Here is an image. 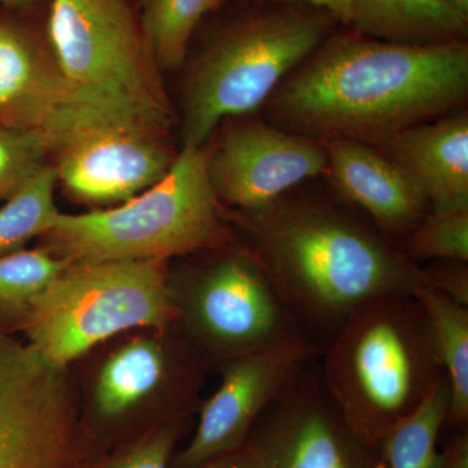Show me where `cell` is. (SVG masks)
I'll list each match as a JSON object with an SVG mask.
<instances>
[{
	"label": "cell",
	"instance_id": "1",
	"mask_svg": "<svg viewBox=\"0 0 468 468\" xmlns=\"http://www.w3.org/2000/svg\"><path fill=\"white\" fill-rule=\"evenodd\" d=\"M468 92L467 41L406 45L340 27L268 100L280 128L378 147L439 119Z\"/></svg>",
	"mask_w": 468,
	"mask_h": 468
},
{
	"label": "cell",
	"instance_id": "2",
	"mask_svg": "<svg viewBox=\"0 0 468 468\" xmlns=\"http://www.w3.org/2000/svg\"><path fill=\"white\" fill-rule=\"evenodd\" d=\"M226 215L319 356L360 304L427 285L421 266L337 202L288 193L254 211L226 208Z\"/></svg>",
	"mask_w": 468,
	"mask_h": 468
},
{
	"label": "cell",
	"instance_id": "3",
	"mask_svg": "<svg viewBox=\"0 0 468 468\" xmlns=\"http://www.w3.org/2000/svg\"><path fill=\"white\" fill-rule=\"evenodd\" d=\"M194 33L198 48L185 89L184 146L207 144L223 120L266 103L286 77L340 27L302 3L234 2Z\"/></svg>",
	"mask_w": 468,
	"mask_h": 468
},
{
	"label": "cell",
	"instance_id": "4",
	"mask_svg": "<svg viewBox=\"0 0 468 468\" xmlns=\"http://www.w3.org/2000/svg\"><path fill=\"white\" fill-rule=\"evenodd\" d=\"M316 362L341 414L375 446L445 377L426 313L411 292L360 304Z\"/></svg>",
	"mask_w": 468,
	"mask_h": 468
},
{
	"label": "cell",
	"instance_id": "5",
	"mask_svg": "<svg viewBox=\"0 0 468 468\" xmlns=\"http://www.w3.org/2000/svg\"><path fill=\"white\" fill-rule=\"evenodd\" d=\"M211 146H183L168 174L115 207L58 215L46 248L69 263L169 261L233 241L208 175Z\"/></svg>",
	"mask_w": 468,
	"mask_h": 468
},
{
	"label": "cell",
	"instance_id": "6",
	"mask_svg": "<svg viewBox=\"0 0 468 468\" xmlns=\"http://www.w3.org/2000/svg\"><path fill=\"white\" fill-rule=\"evenodd\" d=\"M168 261L70 263L27 315L21 328L27 344L52 365L67 368L113 335L176 324Z\"/></svg>",
	"mask_w": 468,
	"mask_h": 468
},
{
	"label": "cell",
	"instance_id": "7",
	"mask_svg": "<svg viewBox=\"0 0 468 468\" xmlns=\"http://www.w3.org/2000/svg\"><path fill=\"white\" fill-rule=\"evenodd\" d=\"M48 32L80 100L169 132L174 110L135 0H48Z\"/></svg>",
	"mask_w": 468,
	"mask_h": 468
},
{
	"label": "cell",
	"instance_id": "8",
	"mask_svg": "<svg viewBox=\"0 0 468 468\" xmlns=\"http://www.w3.org/2000/svg\"><path fill=\"white\" fill-rule=\"evenodd\" d=\"M172 280L176 324L203 360H229L311 346L280 297L263 264L245 242L230 241ZM318 351V350H316ZM319 354V353H318Z\"/></svg>",
	"mask_w": 468,
	"mask_h": 468
},
{
	"label": "cell",
	"instance_id": "9",
	"mask_svg": "<svg viewBox=\"0 0 468 468\" xmlns=\"http://www.w3.org/2000/svg\"><path fill=\"white\" fill-rule=\"evenodd\" d=\"M45 134L58 184L89 206L133 198L162 180L177 158L165 129L84 101L61 111Z\"/></svg>",
	"mask_w": 468,
	"mask_h": 468
},
{
	"label": "cell",
	"instance_id": "10",
	"mask_svg": "<svg viewBox=\"0 0 468 468\" xmlns=\"http://www.w3.org/2000/svg\"><path fill=\"white\" fill-rule=\"evenodd\" d=\"M66 369L0 334V468H85Z\"/></svg>",
	"mask_w": 468,
	"mask_h": 468
},
{
	"label": "cell",
	"instance_id": "11",
	"mask_svg": "<svg viewBox=\"0 0 468 468\" xmlns=\"http://www.w3.org/2000/svg\"><path fill=\"white\" fill-rule=\"evenodd\" d=\"M314 358L264 412L249 439L266 468H387L378 446L347 423Z\"/></svg>",
	"mask_w": 468,
	"mask_h": 468
},
{
	"label": "cell",
	"instance_id": "12",
	"mask_svg": "<svg viewBox=\"0 0 468 468\" xmlns=\"http://www.w3.org/2000/svg\"><path fill=\"white\" fill-rule=\"evenodd\" d=\"M324 172L319 140L260 122L229 126L208 160L212 187L229 211L264 207Z\"/></svg>",
	"mask_w": 468,
	"mask_h": 468
},
{
	"label": "cell",
	"instance_id": "13",
	"mask_svg": "<svg viewBox=\"0 0 468 468\" xmlns=\"http://www.w3.org/2000/svg\"><path fill=\"white\" fill-rule=\"evenodd\" d=\"M318 356L313 347L292 346L220 366V385L203 403L192 439L175 452L171 468H199L243 445L300 369Z\"/></svg>",
	"mask_w": 468,
	"mask_h": 468
},
{
	"label": "cell",
	"instance_id": "14",
	"mask_svg": "<svg viewBox=\"0 0 468 468\" xmlns=\"http://www.w3.org/2000/svg\"><path fill=\"white\" fill-rule=\"evenodd\" d=\"M176 351L155 337H135L122 345L98 372L91 419L81 427L88 463L133 439L131 421L165 385L193 392L205 360L194 353L178 362Z\"/></svg>",
	"mask_w": 468,
	"mask_h": 468
},
{
	"label": "cell",
	"instance_id": "15",
	"mask_svg": "<svg viewBox=\"0 0 468 468\" xmlns=\"http://www.w3.org/2000/svg\"><path fill=\"white\" fill-rule=\"evenodd\" d=\"M77 101L52 48L48 7L0 5V125L45 132Z\"/></svg>",
	"mask_w": 468,
	"mask_h": 468
},
{
	"label": "cell",
	"instance_id": "16",
	"mask_svg": "<svg viewBox=\"0 0 468 468\" xmlns=\"http://www.w3.org/2000/svg\"><path fill=\"white\" fill-rule=\"evenodd\" d=\"M335 192L359 208L390 241L401 245L428 212L426 194L402 165L372 144L347 138L320 140Z\"/></svg>",
	"mask_w": 468,
	"mask_h": 468
},
{
	"label": "cell",
	"instance_id": "17",
	"mask_svg": "<svg viewBox=\"0 0 468 468\" xmlns=\"http://www.w3.org/2000/svg\"><path fill=\"white\" fill-rule=\"evenodd\" d=\"M420 185L431 211L468 209V115L412 126L378 147Z\"/></svg>",
	"mask_w": 468,
	"mask_h": 468
},
{
	"label": "cell",
	"instance_id": "18",
	"mask_svg": "<svg viewBox=\"0 0 468 468\" xmlns=\"http://www.w3.org/2000/svg\"><path fill=\"white\" fill-rule=\"evenodd\" d=\"M350 29L406 45L467 41L468 17L443 0H354Z\"/></svg>",
	"mask_w": 468,
	"mask_h": 468
},
{
	"label": "cell",
	"instance_id": "19",
	"mask_svg": "<svg viewBox=\"0 0 468 468\" xmlns=\"http://www.w3.org/2000/svg\"><path fill=\"white\" fill-rule=\"evenodd\" d=\"M412 294L426 313L451 390L445 427L467 430L468 306L430 285L420 286Z\"/></svg>",
	"mask_w": 468,
	"mask_h": 468
},
{
	"label": "cell",
	"instance_id": "20",
	"mask_svg": "<svg viewBox=\"0 0 468 468\" xmlns=\"http://www.w3.org/2000/svg\"><path fill=\"white\" fill-rule=\"evenodd\" d=\"M451 390L443 377L411 414L394 424L381 440L387 468H440L439 437L446 426Z\"/></svg>",
	"mask_w": 468,
	"mask_h": 468
},
{
	"label": "cell",
	"instance_id": "21",
	"mask_svg": "<svg viewBox=\"0 0 468 468\" xmlns=\"http://www.w3.org/2000/svg\"><path fill=\"white\" fill-rule=\"evenodd\" d=\"M69 264L45 248L0 254V334L23 328L43 292Z\"/></svg>",
	"mask_w": 468,
	"mask_h": 468
},
{
	"label": "cell",
	"instance_id": "22",
	"mask_svg": "<svg viewBox=\"0 0 468 468\" xmlns=\"http://www.w3.org/2000/svg\"><path fill=\"white\" fill-rule=\"evenodd\" d=\"M229 2L151 0L143 8V23L160 69L181 66L189 55L194 33L202 21Z\"/></svg>",
	"mask_w": 468,
	"mask_h": 468
},
{
	"label": "cell",
	"instance_id": "23",
	"mask_svg": "<svg viewBox=\"0 0 468 468\" xmlns=\"http://www.w3.org/2000/svg\"><path fill=\"white\" fill-rule=\"evenodd\" d=\"M57 185L50 165L0 207V254L24 249L54 227L61 214L55 202Z\"/></svg>",
	"mask_w": 468,
	"mask_h": 468
},
{
	"label": "cell",
	"instance_id": "24",
	"mask_svg": "<svg viewBox=\"0 0 468 468\" xmlns=\"http://www.w3.org/2000/svg\"><path fill=\"white\" fill-rule=\"evenodd\" d=\"M399 248L419 266L424 261H468V209L428 212Z\"/></svg>",
	"mask_w": 468,
	"mask_h": 468
},
{
	"label": "cell",
	"instance_id": "25",
	"mask_svg": "<svg viewBox=\"0 0 468 468\" xmlns=\"http://www.w3.org/2000/svg\"><path fill=\"white\" fill-rule=\"evenodd\" d=\"M50 165L45 132L0 125V199L7 201Z\"/></svg>",
	"mask_w": 468,
	"mask_h": 468
},
{
	"label": "cell",
	"instance_id": "26",
	"mask_svg": "<svg viewBox=\"0 0 468 468\" xmlns=\"http://www.w3.org/2000/svg\"><path fill=\"white\" fill-rule=\"evenodd\" d=\"M183 420L149 428L134 439L98 455L85 468H171L176 446L183 436Z\"/></svg>",
	"mask_w": 468,
	"mask_h": 468
},
{
	"label": "cell",
	"instance_id": "27",
	"mask_svg": "<svg viewBox=\"0 0 468 468\" xmlns=\"http://www.w3.org/2000/svg\"><path fill=\"white\" fill-rule=\"evenodd\" d=\"M468 261H433L421 266L427 285L468 306Z\"/></svg>",
	"mask_w": 468,
	"mask_h": 468
},
{
	"label": "cell",
	"instance_id": "28",
	"mask_svg": "<svg viewBox=\"0 0 468 468\" xmlns=\"http://www.w3.org/2000/svg\"><path fill=\"white\" fill-rule=\"evenodd\" d=\"M199 468H266L257 445L248 440L243 445L228 452Z\"/></svg>",
	"mask_w": 468,
	"mask_h": 468
},
{
	"label": "cell",
	"instance_id": "29",
	"mask_svg": "<svg viewBox=\"0 0 468 468\" xmlns=\"http://www.w3.org/2000/svg\"><path fill=\"white\" fill-rule=\"evenodd\" d=\"M258 5L268 3H302V5H313V7L325 9L334 15L341 27H349L353 18L354 0H249Z\"/></svg>",
	"mask_w": 468,
	"mask_h": 468
},
{
	"label": "cell",
	"instance_id": "30",
	"mask_svg": "<svg viewBox=\"0 0 468 468\" xmlns=\"http://www.w3.org/2000/svg\"><path fill=\"white\" fill-rule=\"evenodd\" d=\"M440 468H468L467 430H457L441 451Z\"/></svg>",
	"mask_w": 468,
	"mask_h": 468
},
{
	"label": "cell",
	"instance_id": "31",
	"mask_svg": "<svg viewBox=\"0 0 468 468\" xmlns=\"http://www.w3.org/2000/svg\"><path fill=\"white\" fill-rule=\"evenodd\" d=\"M0 5H8V7H48V0H0Z\"/></svg>",
	"mask_w": 468,
	"mask_h": 468
},
{
	"label": "cell",
	"instance_id": "32",
	"mask_svg": "<svg viewBox=\"0 0 468 468\" xmlns=\"http://www.w3.org/2000/svg\"><path fill=\"white\" fill-rule=\"evenodd\" d=\"M446 5H451L458 14L468 17V0H443Z\"/></svg>",
	"mask_w": 468,
	"mask_h": 468
},
{
	"label": "cell",
	"instance_id": "33",
	"mask_svg": "<svg viewBox=\"0 0 468 468\" xmlns=\"http://www.w3.org/2000/svg\"><path fill=\"white\" fill-rule=\"evenodd\" d=\"M137 5H140L141 9L146 7L147 5L151 2V0H135Z\"/></svg>",
	"mask_w": 468,
	"mask_h": 468
},
{
	"label": "cell",
	"instance_id": "34",
	"mask_svg": "<svg viewBox=\"0 0 468 468\" xmlns=\"http://www.w3.org/2000/svg\"><path fill=\"white\" fill-rule=\"evenodd\" d=\"M233 2L242 3V2H249V0H233Z\"/></svg>",
	"mask_w": 468,
	"mask_h": 468
}]
</instances>
